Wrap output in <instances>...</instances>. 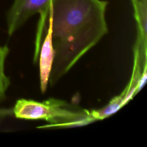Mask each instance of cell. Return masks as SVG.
Segmentation results:
<instances>
[{
    "mask_svg": "<svg viewBox=\"0 0 147 147\" xmlns=\"http://www.w3.org/2000/svg\"><path fill=\"white\" fill-rule=\"evenodd\" d=\"M107 5L103 0L51 1L45 13L55 51L50 84H55L107 33Z\"/></svg>",
    "mask_w": 147,
    "mask_h": 147,
    "instance_id": "obj_1",
    "label": "cell"
},
{
    "mask_svg": "<svg viewBox=\"0 0 147 147\" xmlns=\"http://www.w3.org/2000/svg\"><path fill=\"white\" fill-rule=\"evenodd\" d=\"M12 111L17 118L48 122L49 124L40 127L44 128L78 126L95 121L89 110L53 98L42 102L20 99L16 101Z\"/></svg>",
    "mask_w": 147,
    "mask_h": 147,
    "instance_id": "obj_2",
    "label": "cell"
},
{
    "mask_svg": "<svg viewBox=\"0 0 147 147\" xmlns=\"http://www.w3.org/2000/svg\"><path fill=\"white\" fill-rule=\"evenodd\" d=\"M51 1L14 0L6 16L9 36H12L34 14L44 13L48 9Z\"/></svg>",
    "mask_w": 147,
    "mask_h": 147,
    "instance_id": "obj_3",
    "label": "cell"
},
{
    "mask_svg": "<svg viewBox=\"0 0 147 147\" xmlns=\"http://www.w3.org/2000/svg\"><path fill=\"white\" fill-rule=\"evenodd\" d=\"M47 34L41 47L40 55V89L44 93L47 88L53 61L55 51L52 45V29L48 24Z\"/></svg>",
    "mask_w": 147,
    "mask_h": 147,
    "instance_id": "obj_4",
    "label": "cell"
},
{
    "mask_svg": "<svg viewBox=\"0 0 147 147\" xmlns=\"http://www.w3.org/2000/svg\"><path fill=\"white\" fill-rule=\"evenodd\" d=\"M137 22V38L147 44V0H131Z\"/></svg>",
    "mask_w": 147,
    "mask_h": 147,
    "instance_id": "obj_5",
    "label": "cell"
},
{
    "mask_svg": "<svg viewBox=\"0 0 147 147\" xmlns=\"http://www.w3.org/2000/svg\"><path fill=\"white\" fill-rule=\"evenodd\" d=\"M126 92L127 87H126L119 95L112 98L109 103L103 107L97 110H90V114L95 121L102 120L107 118L124 106L123 101Z\"/></svg>",
    "mask_w": 147,
    "mask_h": 147,
    "instance_id": "obj_6",
    "label": "cell"
},
{
    "mask_svg": "<svg viewBox=\"0 0 147 147\" xmlns=\"http://www.w3.org/2000/svg\"><path fill=\"white\" fill-rule=\"evenodd\" d=\"M9 49L7 46L0 45V83L6 88H8L10 81L5 72V60L9 53Z\"/></svg>",
    "mask_w": 147,
    "mask_h": 147,
    "instance_id": "obj_7",
    "label": "cell"
},
{
    "mask_svg": "<svg viewBox=\"0 0 147 147\" xmlns=\"http://www.w3.org/2000/svg\"><path fill=\"white\" fill-rule=\"evenodd\" d=\"M13 115L12 108L0 107V120L4 119L6 118Z\"/></svg>",
    "mask_w": 147,
    "mask_h": 147,
    "instance_id": "obj_8",
    "label": "cell"
},
{
    "mask_svg": "<svg viewBox=\"0 0 147 147\" xmlns=\"http://www.w3.org/2000/svg\"><path fill=\"white\" fill-rule=\"evenodd\" d=\"M7 88L5 87L1 83H0V102L3 100V99L5 96V94Z\"/></svg>",
    "mask_w": 147,
    "mask_h": 147,
    "instance_id": "obj_9",
    "label": "cell"
}]
</instances>
